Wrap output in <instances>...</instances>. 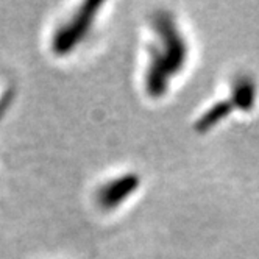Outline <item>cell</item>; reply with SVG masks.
<instances>
[{
	"label": "cell",
	"instance_id": "cell-4",
	"mask_svg": "<svg viewBox=\"0 0 259 259\" xmlns=\"http://www.w3.org/2000/svg\"><path fill=\"white\" fill-rule=\"evenodd\" d=\"M254 97H256V86L251 78L244 77V78H239L234 83L231 100L237 108L245 109V111L250 109L254 103Z\"/></svg>",
	"mask_w": 259,
	"mask_h": 259
},
{
	"label": "cell",
	"instance_id": "cell-1",
	"mask_svg": "<svg viewBox=\"0 0 259 259\" xmlns=\"http://www.w3.org/2000/svg\"><path fill=\"white\" fill-rule=\"evenodd\" d=\"M156 42L150 50V69L147 72L149 91L153 96H161L167 81L175 77L186 60V44L178 33L175 24L167 17L155 24Z\"/></svg>",
	"mask_w": 259,
	"mask_h": 259
},
{
	"label": "cell",
	"instance_id": "cell-2",
	"mask_svg": "<svg viewBox=\"0 0 259 259\" xmlns=\"http://www.w3.org/2000/svg\"><path fill=\"white\" fill-rule=\"evenodd\" d=\"M92 19H94V11H80L77 16H73L72 19L63 24L53 36L55 52L60 55L72 52L73 47H77L84 39L91 28Z\"/></svg>",
	"mask_w": 259,
	"mask_h": 259
},
{
	"label": "cell",
	"instance_id": "cell-3",
	"mask_svg": "<svg viewBox=\"0 0 259 259\" xmlns=\"http://www.w3.org/2000/svg\"><path fill=\"white\" fill-rule=\"evenodd\" d=\"M136 186L138 183L135 177H122L119 180L106 183L100 189L99 201L103 205V208H116L130 194L135 192Z\"/></svg>",
	"mask_w": 259,
	"mask_h": 259
}]
</instances>
